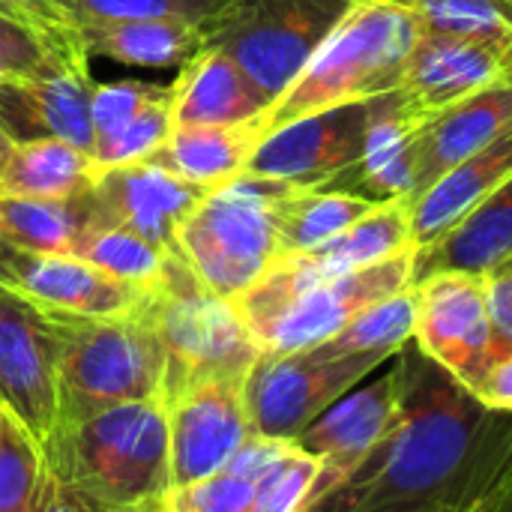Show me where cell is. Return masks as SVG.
Segmentation results:
<instances>
[{
	"label": "cell",
	"mask_w": 512,
	"mask_h": 512,
	"mask_svg": "<svg viewBox=\"0 0 512 512\" xmlns=\"http://www.w3.org/2000/svg\"><path fill=\"white\" fill-rule=\"evenodd\" d=\"M369 102L315 111L270 132L255 147L243 174L282 180L291 186H327L360 159Z\"/></svg>",
	"instance_id": "14"
},
{
	"label": "cell",
	"mask_w": 512,
	"mask_h": 512,
	"mask_svg": "<svg viewBox=\"0 0 512 512\" xmlns=\"http://www.w3.org/2000/svg\"><path fill=\"white\" fill-rule=\"evenodd\" d=\"M375 207L330 186H291L279 201V255L309 252L348 231Z\"/></svg>",
	"instance_id": "27"
},
{
	"label": "cell",
	"mask_w": 512,
	"mask_h": 512,
	"mask_svg": "<svg viewBox=\"0 0 512 512\" xmlns=\"http://www.w3.org/2000/svg\"><path fill=\"white\" fill-rule=\"evenodd\" d=\"M3 414H6V411H3V405H0V423H3Z\"/></svg>",
	"instance_id": "47"
},
{
	"label": "cell",
	"mask_w": 512,
	"mask_h": 512,
	"mask_svg": "<svg viewBox=\"0 0 512 512\" xmlns=\"http://www.w3.org/2000/svg\"><path fill=\"white\" fill-rule=\"evenodd\" d=\"M474 512H512V453L504 471L498 474L495 486L489 489V495L483 498V504Z\"/></svg>",
	"instance_id": "43"
},
{
	"label": "cell",
	"mask_w": 512,
	"mask_h": 512,
	"mask_svg": "<svg viewBox=\"0 0 512 512\" xmlns=\"http://www.w3.org/2000/svg\"><path fill=\"white\" fill-rule=\"evenodd\" d=\"M411 288L417 297V348L474 393L495 366L486 276L447 270L432 273Z\"/></svg>",
	"instance_id": "10"
},
{
	"label": "cell",
	"mask_w": 512,
	"mask_h": 512,
	"mask_svg": "<svg viewBox=\"0 0 512 512\" xmlns=\"http://www.w3.org/2000/svg\"><path fill=\"white\" fill-rule=\"evenodd\" d=\"M99 165L90 150L60 138L18 141L0 174V195L24 198H81Z\"/></svg>",
	"instance_id": "26"
},
{
	"label": "cell",
	"mask_w": 512,
	"mask_h": 512,
	"mask_svg": "<svg viewBox=\"0 0 512 512\" xmlns=\"http://www.w3.org/2000/svg\"><path fill=\"white\" fill-rule=\"evenodd\" d=\"M84 45L90 57L168 69L192 60L207 36L204 27L177 18H84Z\"/></svg>",
	"instance_id": "25"
},
{
	"label": "cell",
	"mask_w": 512,
	"mask_h": 512,
	"mask_svg": "<svg viewBox=\"0 0 512 512\" xmlns=\"http://www.w3.org/2000/svg\"><path fill=\"white\" fill-rule=\"evenodd\" d=\"M72 255L96 264L99 270L129 285L150 288L162 279L174 252L156 246L144 234L123 228V225H87Z\"/></svg>",
	"instance_id": "29"
},
{
	"label": "cell",
	"mask_w": 512,
	"mask_h": 512,
	"mask_svg": "<svg viewBox=\"0 0 512 512\" xmlns=\"http://www.w3.org/2000/svg\"><path fill=\"white\" fill-rule=\"evenodd\" d=\"M84 18H177L207 27L228 0H75Z\"/></svg>",
	"instance_id": "39"
},
{
	"label": "cell",
	"mask_w": 512,
	"mask_h": 512,
	"mask_svg": "<svg viewBox=\"0 0 512 512\" xmlns=\"http://www.w3.org/2000/svg\"><path fill=\"white\" fill-rule=\"evenodd\" d=\"M114 512H159V501H156V504H144V507H129V510H114Z\"/></svg>",
	"instance_id": "45"
},
{
	"label": "cell",
	"mask_w": 512,
	"mask_h": 512,
	"mask_svg": "<svg viewBox=\"0 0 512 512\" xmlns=\"http://www.w3.org/2000/svg\"><path fill=\"white\" fill-rule=\"evenodd\" d=\"M6 252H9V246L0 240V276H3V264H6Z\"/></svg>",
	"instance_id": "46"
},
{
	"label": "cell",
	"mask_w": 512,
	"mask_h": 512,
	"mask_svg": "<svg viewBox=\"0 0 512 512\" xmlns=\"http://www.w3.org/2000/svg\"><path fill=\"white\" fill-rule=\"evenodd\" d=\"M417 36L420 24L405 6L393 0H357L300 75L261 114L264 138L315 111L399 90Z\"/></svg>",
	"instance_id": "3"
},
{
	"label": "cell",
	"mask_w": 512,
	"mask_h": 512,
	"mask_svg": "<svg viewBox=\"0 0 512 512\" xmlns=\"http://www.w3.org/2000/svg\"><path fill=\"white\" fill-rule=\"evenodd\" d=\"M396 411H399V372L393 366L372 384L345 393L294 438V444L309 456H315L321 465L312 507L324 495H330L339 483H345L369 459V453L393 429Z\"/></svg>",
	"instance_id": "16"
},
{
	"label": "cell",
	"mask_w": 512,
	"mask_h": 512,
	"mask_svg": "<svg viewBox=\"0 0 512 512\" xmlns=\"http://www.w3.org/2000/svg\"><path fill=\"white\" fill-rule=\"evenodd\" d=\"M165 93L162 84H147V81H108V84H93L90 93V123L96 144L120 132L135 114H141L150 102H156Z\"/></svg>",
	"instance_id": "38"
},
{
	"label": "cell",
	"mask_w": 512,
	"mask_h": 512,
	"mask_svg": "<svg viewBox=\"0 0 512 512\" xmlns=\"http://www.w3.org/2000/svg\"><path fill=\"white\" fill-rule=\"evenodd\" d=\"M384 363L381 354H336L324 342L285 354L261 351L243 381L249 426L255 435L294 441Z\"/></svg>",
	"instance_id": "8"
},
{
	"label": "cell",
	"mask_w": 512,
	"mask_h": 512,
	"mask_svg": "<svg viewBox=\"0 0 512 512\" xmlns=\"http://www.w3.org/2000/svg\"><path fill=\"white\" fill-rule=\"evenodd\" d=\"M417 327V297L405 288L369 309H363L348 327H342L324 345L336 354H381L393 360L411 339Z\"/></svg>",
	"instance_id": "30"
},
{
	"label": "cell",
	"mask_w": 512,
	"mask_h": 512,
	"mask_svg": "<svg viewBox=\"0 0 512 512\" xmlns=\"http://www.w3.org/2000/svg\"><path fill=\"white\" fill-rule=\"evenodd\" d=\"M72 69L36 30L0 15V78H51Z\"/></svg>",
	"instance_id": "37"
},
{
	"label": "cell",
	"mask_w": 512,
	"mask_h": 512,
	"mask_svg": "<svg viewBox=\"0 0 512 512\" xmlns=\"http://www.w3.org/2000/svg\"><path fill=\"white\" fill-rule=\"evenodd\" d=\"M87 228V204L81 198H24L0 195V240L21 252L60 255L75 252Z\"/></svg>",
	"instance_id": "28"
},
{
	"label": "cell",
	"mask_w": 512,
	"mask_h": 512,
	"mask_svg": "<svg viewBox=\"0 0 512 512\" xmlns=\"http://www.w3.org/2000/svg\"><path fill=\"white\" fill-rule=\"evenodd\" d=\"M414 255L417 246L381 264L336 279H324L288 297L285 303L273 306L270 312L246 321V327L255 336L258 348L267 354H285V351L321 345L333 339L342 327H348L363 309L411 288Z\"/></svg>",
	"instance_id": "9"
},
{
	"label": "cell",
	"mask_w": 512,
	"mask_h": 512,
	"mask_svg": "<svg viewBox=\"0 0 512 512\" xmlns=\"http://www.w3.org/2000/svg\"><path fill=\"white\" fill-rule=\"evenodd\" d=\"M357 0H228L204 27L207 45L225 51L273 102L300 75Z\"/></svg>",
	"instance_id": "7"
},
{
	"label": "cell",
	"mask_w": 512,
	"mask_h": 512,
	"mask_svg": "<svg viewBox=\"0 0 512 512\" xmlns=\"http://www.w3.org/2000/svg\"><path fill=\"white\" fill-rule=\"evenodd\" d=\"M0 15H9L36 30L69 66L90 69L84 45V12L75 0H0Z\"/></svg>",
	"instance_id": "33"
},
{
	"label": "cell",
	"mask_w": 512,
	"mask_h": 512,
	"mask_svg": "<svg viewBox=\"0 0 512 512\" xmlns=\"http://www.w3.org/2000/svg\"><path fill=\"white\" fill-rule=\"evenodd\" d=\"M486 303L495 333V363L512 354V270L486 279Z\"/></svg>",
	"instance_id": "40"
},
{
	"label": "cell",
	"mask_w": 512,
	"mask_h": 512,
	"mask_svg": "<svg viewBox=\"0 0 512 512\" xmlns=\"http://www.w3.org/2000/svg\"><path fill=\"white\" fill-rule=\"evenodd\" d=\"M255 483L231 468L204 480L171 486L159 498V512H252Z\"/></svg>",
	"instance_id": "36"
},
{
	"label": "cell",
	"mask_w": 512,
	"mask_h": 512,
	"mask_svg": "<svg viewBox=\"0 0 512 512\" xmlns=\"http://www.w3.org/2000/svg\"><path fill=\"white\" fill-rule=\"evenodd\" d=\"M423 123L426 117L399 90L375 96L369 102L360 159L327 186L351 192L372 204H408L414 192V156Z\"/></svg>",
	"instance_id": "18"
},
{
	"label": "cell",
	"mask_w": 512,
	"mask_h": 512,
	"mask_svg": "<svg viewBox=\"0 0 512 512\" xmlns=\"http://www.w3.org/2000/svg\"><path fill=\"white\" fill-rule=\"evenodd\" d=\"M318 474V459L291 444L285 456L255 483L252 512H309L315 501Z\"/></svg>",
	"instance_id": "35"
},
{
	"label": "cell",
	"mask_w": 512,
	"mask_h": 512,
	"mask_svg": "<svg viewBox=\"0 0 512 512\" xmlns=\"http://www.w3.org/2000/svg\"><path fill=\"white\" fill-rule=\"evenodd\" d=\"M12 147H15V141L0 129V174H3V168H6V162H9V156H12Z\"/></svg>",
	"instance_id": "44"
},
{
	"label": "cell",
	"mask_w": 512,
	"mask_h": 512,
	"mask_svg": "<svg viewBox=\"0 0 512 512\" xmlns=\"http://www.w3.org/2000/svg\"><path fill=\"white\" fill-rule=\"evenodd\" d=\"M405 6L420 30L512 45V6L507 0H393Z\"/></svg>",
	"instance_id": "31"
},
{
	"label": "cell",
	"mask_w": 512,
	"mask_h": 512,
	"mask_svg": "<svg viewBox=\"0 0 512 512\" xmlns=\"http://www.w3.org/2000/svg\"><path fill=\"white\" fill-rule=\"evenodd\" d=\"M0 285L12 288L15 294L27 297L45 312L54 315H75V318H114L132 315L147 300L141 285H129L96 264L60 252V255H39V252H6Z\"/></svg>",
	"instance_id": "15"
},
{
	"label": "cell",
	"mask_w": 512,
	"mask_h": 512,
	"mask_svg": "<svg viewBox=\"0 0 512 512\" xmlns=\"http://www.w3.org/2000/svg\"><path fill=\"white\" fill-rule=\"evenodd\" d=\"M141 312L168 357L162 402L198 381L243 384L261 357L234 300L204 288L180 255H171L162 279L147 291Z\"/></svg>",
	"instance_id": "4"
},
{
	"label": "cell",
	"mask_w": 512,
	"mask_h": 512,
	"mask_svg": "<svg viewBox=\"0 0 512 512\" xmlns=\"http://www.w3.org/2000/svg\"><path fill=\"white\" fill-rule=\"evenodd\" d=\"M512 132V84H495L477 96H468L432 117H426L417 156H414V192L408 204L423 195L441 174L462 159L489 147Z\"/></svg>",
	"instance_id": "20"
},
{
	"label": "cell",
	"mask_w": 512,
	"mask_h": 512,
	"mask_svg": "<svg viewBox=\"0 0 512 512\" xmlns=\"http://www.w3.org/2000/svg\"><path fill=\"white\" fill-rule=\"evenodd\" d=\"M507 3H510V6H512V0H507Z\"/></svg>",
	"instance_id": "48"
},
{
	"label": "cell",
	"mask_w": 512,
	"mask_h": 512,
	"mask_svg": "<svg viewBox=\"0 0 512 512\" xmlns=\"http://www.w3.org/2000/svg\"><path fill=\"white\" fill-rule=\"evenodd\" d=\"M288 189L240 174L195 204L177 231V252L204 288L234 300L279 258V201Z\"/></svg>",
	"instance_id": "5"
},
{
	"label": "cell",
	"mask_w": 512,
	"mask_h": 512,
	"mask_svg": "<svg viewBox=\"0 0 512 512\" xmlns=\"http://www.w3.org/2000/svg\"><path fill=\"white\" fill-rule=\"evenodd\" d=\"M168 87L174 129L246 123L270 108V99L252 84V78L213 45H204L192 60H186Z\"/></svg>",
	"instance_id": "21"
},
{
	"label": "cell",
	"mask_w": 512,
	"mask_h": 512,
	"mask_svg": "<svg viewBox=\"0 0 512 512\" xmlns=\"http://www.w3.org/2000/svg\"><path fill=\"white\" fill-rule=\"evenodd\" d=\"M171 129H174L171 87H165V93L156 102H150L141 114H135L120 132L99 141L93 147V159L99 168H114V165L150 159L168 141Z\"/></svg>",
	"instance_id": "34"
},
{
	"label": "cell",
	"mask_w": 512,
	"mask_h": 512,
	"mask_svg": "<svg viewBox=\"0 0 512 512\" xmlns=\"http://www.w3.org/2000/svg\"><path fill=\"white\" fill-rule=\"evenodd\" d=\"M495 84H512V45L420 30L399 93L423 117H432Z\"/></svg>",
	"instance_id": "17"
},
{
	"label": "cell",
	"mask_w": 512,
	"mask_h": 512,
	"mask_svg": "<svg viewBox=\"0 0 512 512\" xmlns=\"http://www.w3.org/2000/svg\"><path fill=\"white\" fill-rule=\"evenodd\" d=\"M447 270L486 279L512 270V177L435 243L417 249L414 282Z\"/></svg>",
	"instance_id": "22"
},
{
	"label": "cell",
	"mask_w": 512,
	"mask_h": 512,
	"mask_svg": "<svg viewBox=\"0 0 512 512\" xmlns=\"http://www.w3.org/2000/svg\"><path fill=\"white\" fill-rule=\"evenodd\" d=\"M207 192L150 159L99 168L84 192L87 225H123L180 255L177 231Z\"/></svg>",
	"instance_id": "13"
},
{
	"label": "cell",
	"mask_w": 512,
	"mask_h": 512,
	"mask_svg": "<svg viewBox=\"0 0 512 512\" xmlns=\"http://www.w3.org/2000/svg\"><path fill=\"white\" fill-rule=\"evenodd\" d=\"M48 318L60 351V396L87 402H162L168 357L141 309L114 318L54 312Z\"/></svg>",
	"instance_id": "6"
},
{
	"label": "cell",
	"mask_w": 512,
	"mask_h": 512,
	"mask_svg": "<svg viewBox=\"0 0 512 512\" xmlns=\"http://www.w3.org/2000/svg\"><path fill=\"white\" fill-rule=\"evenodd\" d=\"M36 512H93L81 498L78 492H72L60 477H54L48 471V483H45V492H42V501Z\"/></svg>",
	"instance_id": "42"
},
{
	"label": "cell",
	"mask_w": 512,
	"mask_h": 512,
	"mask_svg": "<svg viewBox=\"0 0 512 512\" xmlns=\"http://www.w3.org/2000/svg\"><path fill=\"white\" fill-rule=\"evenodd\" d=\"M57 333L45 309L0 285V405L42 447L60 411Z\"/></svg>",
	"instance_id": "11"
},
{
	"label": "cell",
	"mask_w": 512,
	"mask_h": 512,
	"mask_svg": "<svg viewBox=\"0 0 512 512\" xmlns=\"http://www.w3.org/2000/svg\"><path fill=\"white\" fill-rule=\"evenodd\" d=\"M168 420V489L228 468L252 435L240 381H198L162 402Z\"/></svg>",
	"instance_id": "12"
},
{
	"label": "cell",
	"mask_w": 512,
	"mask_h": 512,
	"mask_svg": "<svg viewBox=\"0 0 512 512\" xmlns=\"http://www.w3.org/2000/svg\"><path fill=\"white\" fill-rule=\"evenodd\" d=\"M261 141V117L231 126H177L171 129L168 141L150 156V162L195 186L216 189L246 171Z\"/></svg>",
	"instance_id": "24"
},
{
	"label": "cell",
	"mask_w": 512,
	"mask_h": 512,
	"mask_svg": "<svg viewBox=\"0 0 512 512\" xmlns=\"http://www.w3.org/2000/svg\"><path fill=\"white\" fill-rule=\"evenodd\" d=\"M45 462L93 512L156 504L168 489V420L153 402L60 396Z\"/></svg>",
	"instance_id": "2"
},
{
	"label": "cell",
	"mask_w": 512,
	"mask_h": 512,
	"mask_svg": "<svg viewBox=\"0 0 512 512\" xmlns=\"http://www.w3.org/2000/svg\"><path fill=\"white\" fill-rule=\"evenodd\" d=\"M474 396L495 411H512V354H507L501 363H495L486 372Z\"/></svg>",
	"instance_id": "41"
},
{
	"label": "cell",
	"mask_w": 512,
	"mask_h": 512,
	"mask_svg": "<svg viewBox=\"0 0 512 512\" xmlns=\"http://www.w3.org/2000/svg\"><path fill=\"white\" fill-rule=\"evenodd\" d=\"M93 84L90 69H72L51 78H0V129L15 144L60 138L93 153Z\"/></svg>",
	"instance_id": "19"
},
{
	"label": "cell",
	"mask_w": 512,
	"mask_h": 512,
	"mask_svg": "<svg viewBox=\"0 0 512 512\" xmlns=\"http://www.w3.org/2000/svg\"><path fill=\"white\" fill-rule=\"evenodd\" d=\"M399 411L369 459L309 512H474L512 453V411L483 405L411 339Z\"/></svg>",
	"instance_id": "1"
},
{
	"label": "cell",
	"mask_w": 512,
	"mask_h": 512,
	"mask_svg": "<svg viewBox=\"0 0 512 512\" xmlns=\"http://www.w3.org/2000/svg\"><path fill=\"white\" fill-rule=\"evenodd\" d=\"M512 177V132L477 150L474 156L441 174L423 195L408 204L411 240L417 249L435 243L444 231L462 222L483 198Z\"/></svg>",
	"instance_id": "23"
},
{
	"label": "cell",
	"mask_w": 512,
	"mask_h": 512,
	"mask_svg": "<svg viewBox=\"0 0 512 512\" xmlns=\"http://www.w3.org/2000/svg\"><path fill=\"white\" fill-rule=\"evenodd\" d=\"M48 483L42 444L9 414L0 423V512H36Z\"/></svg>",
	"instance_id": "32"
}]
</instances>
